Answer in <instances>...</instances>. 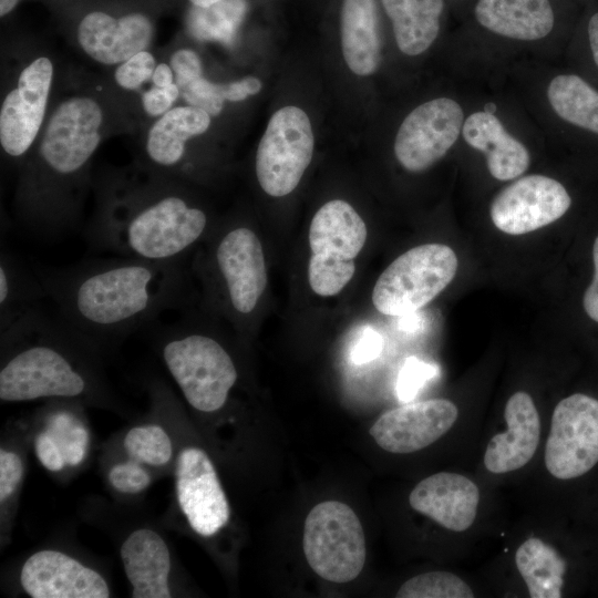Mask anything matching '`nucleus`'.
I'll list each match as a JSON object with an SVG mask.
<instances>
[{
	"label": "nucleus",
	"instance_id": "nucleus-1",
	"mask_svg": "<svg viewBox=\"0 0 598 598\" xmlns=\"http://www.w3.org/2000/svg\"><path fill=\"white\" fill-rule=\"evenodd\" d=\"M35 275L58 315L90 341L145 327L183 298L178 261L120 256L39 269Z\"/></svg>",
	"mask_w": 598,
	"mask_h": 598
},
{
	"label": "nucleus",
	"instance_id": "nucleus-2",
	"mask_svg": "<svg viewBox=\"0 0 598 598\" xmlns=\"http://www.w3.org/2000/svg\"><path fill=\"white\" fill-rule=\"evenodd\" d=\"M207 213L173 182L124 178L104 190L85 238L100 250L157 262L178 261L207 231Z\"/></svg>",
	"mask_w": 598,
	"mask_h": 598
},
{
	"label": "nucleus",
	"instance_id": "nucleus-3",
	"mask_svg": "<svg viewBox=\"0 0 598 598\" xmlns=\"http://www.w3.org/2000/svg\"><path fill=\"white\" fill-rule=\"evenodd\" d=\"M85 339L60 316L47 315L43 307L1 331L7 350L0 371L1 401L85 394L91 380L75 351Z\"/></svg>",
	"mask_w": 598,
	"mask_h": 598
},
{
	"label": "nucleus",
	"instance_id": "nucleus-4",
	"mask_svg": "<svg viewBox=\"0 0 598 598\" xmlns=\"http://www.w3.org/2000/svg\"><path fill=\"white\" fill-rule=\"evenodd\" d=\"M159 328L162 359L188 404L205 413L220 410L238 380L230 353L184 319Z\"/></svg>",
	"mask_w": 598,
	"mask_h": 598
},
{
	"label": "nucleus",
	"instance_id": "nucleus-5",
	"mask_svg": "<svg viewBox=\"0 0 598 598\" xmlns=\"http://www.w3.org/2000/svg\"><path fill=\"white\" fill-rule=\"evenodd\" d=\"M367 237L364 220L348 202L332 199L316 212L308 234V281L316 295L336 296L351 281Z\"/></svg>",
	"mask_w": 598,
	"mask_h": 598
},
{
	"label": "nucleus",
	"instance_id": "nucleus-6",
	"mask_svg": "<svg viewBox=\"0 0 598 598\" xmlns=\"http://www.w3.org/2000/svg\"><path fill=\"white\" fill-rule=\"evenodd\" d=\"M457 267V256L447 245L413 247L379 276L372 291L373 306L391 317L414 313L451 283Z\"/></svg>",
	"mask_w": 598,
	"mask_h": 598
},
{
	"label": "nucleus",
	"instance_id": "nucleus-7",
	"mask_svg": "<svg viewBox=\"0 0 598 598\" xmlns=\"http://www.w3.org/2000/svg\"><path fill=\"white\" fill-rule=\"evenodd\" d=\"M302 546L311 569L331 582L355 579L365 563L361 522L349 505L338 501H326L311 508L305 520Z\"/></svg>",
	"mask_w": 598,
	"mask_h": 598
},
{
	"label": "nucleus",
	"instance_id": "nucleus-8",
	"mask_svg": "<svg viewBox=\"0 0 598 598\" xmlns=\"http://www.w3.org/2000/svg\"><path fill=\"white\" fill-rule=\"evenodd\" d=\"M315 136L307 113L293 105L276 111L258 144L255 172L269 196L283 197L300 183L311 163Z\"/></svg>",
	"mask_w": 598,
	"mask_h": 598
},
{
	"label": "nucleus",
	"instance_id": "nucleus-9",
	"mask_svg": "<svg viewBox=\"0 0 598 598\" xmlns=\"http://www.w3.org/2000/svg\"><path fill=\"white\" fill-rule=\"evenodd\" d=\"M598 463V400L575 393L555 406L545 446V466L558 480H571Z\"/></svg>",
	"mask_w": 598,
	"mask_h": 598
},
{
	"label": "nucleus",
	"instance_id": "nucleus-10",
	"mask_svg": "<svg viewBox=\"0 0 598 598\" xmlns=\"http://www.w3.org/2000/svg\"><path fill=\"white\" fill-rule=\"evenodd\" d=\"M208 264L221 287L228 309L251 315L268 282L265 254L257 234L247 226L227 229L213 245Z\"/></svg>",
	"mask_w": 598,
	"mask_h": 598
},
{
	"label": "nucleus",
	"instance_id": "nucleus-11",
	"mask_svg": "<svg viewBox=\"0 0 598 598\" xmlns=\"http://www.w3.org/2000/svg\"><path fill=\"white\" fill-rule=\"evenodd\" d=\"M464 111L451 97H436L413 109L402 121L394 140L400 165L413 173L439 162L462 134Z\"/></svg>",
	"mask_w": 598,
	"mask_h": 598
},
{
	"label": "nucleus",
	"instance_id": "nucleus-12",
	"mask_svg": "<svg viewBox=\"0 0 598 598\" xmlns=\"http://www.w3.org/2000/svg\"><path fill=\"white\" fill-rule=\"evenodd\" d=\"M570 205L571 198L561 183L533 174L502 189L491 204L489 215L501 231L524 235L556 221Z\"/></svg>",
	"mask_w": 598,
	"mask_h": 598
},
{
	"label": "nucleus",
	"instance_id": "nucleus-13",
	"mask_svg": "<svg viewBox=\"0 0 598 598\" xmlns=\"http://www.w3.org/2000/svg\"><path fill=\"white\" fill-rule=\"evenodd\" d=\"M52 79V62L39 56L21 71L17 86L6 95L0 110V143L9 156H23L35 141L45 116Z\"/></svg>",
	"mask_w": 598,
	"mask_h": 598
},
{
	"label": "nucleus",
	"instance_id": "nucleus-14",
	"mask_svg": "<svg viewBox=\"0 0 598 598\" xmlns=\"http://www.w3.org/2000/svg\"><path fill=\"white\" fill-rule=\"evenodd\" d=\"M175 478L179 507L193 530L204 537L219 532L230 511L206 452L194 446L183 448L176 461Z\"/></svg>",
	"mask_w": 598,
	"mask_h": 598
},
{
	"label": "nucleus",
	"instance_id": "nucleus-15",
	"mask_svg": "<svg viewBox=\"0 0 598 598\" xmlns=\"http://www.w3.org/2000/svg\"><path fill=\"white\" fill-rule=\"evenodd\" d=\"M457 416V406L450 400L420 401L383 413L371 426L370 435L386 452L412 453L442 437Z\"/></svg>",
	"mask_w": 598,
	"mask_h": 598
},
{
	"label": "nucleus",
	"instance_id": "nucleus-16",
	"mask_svg": "<svg viewBox=\"0 0 598 598\" xmlns=\"http://www.w3.org/2000/svg\"><path fill=\"white\" fill-rule=\"evenodd\" d=\"M20 582L32 598H107L104 578L58 550H40L22 566Z\"/></svg>",
	"mask_w": 598,
	"mask_h": 598
},
{
	"label": "nucleus",
	"instance_id": "nucleus-17",
	"mask_svg": "<svg viewBox=\"0 0 598 598\" xmlns=\"http://www.w3.org/2000/svg\"><path fill=\"white\" fill-rule=\"evenodd\" d=\"M153 24L142 13L114 18L105 12L87 13L78 27V42L94 61L120 64L144 51L153 39Z\"/></svg>",
	"mask_w": 598,
	"mask_h": 598
},
{
	"label": "nucleus",
	"instance_id": "nucleus-18",
	"mask_svg": "<svg viewBox=\"0 0 598 598\" xmlns=\"http://www.w3.org/2000/svg\"><path fill=\"white\" fill-rule=\"evenodd\" d=\"M409 503L442 527L464 532L476 518L480 491L464 475L440 472L420 481L411 491Z\"/></svg>",
	"mask_w": 598,
	"mask_h": 598
},
{
	"label": "nucleus",
	"instance_id": "nucleus-19",
	"mask_svg": "<svg viewBox=\"0 0 598 598\" xmlns=\"http://www.w3.org/2000/svg\"><path fill=\"white\" fill-rule=\"evenodd\" d=\"M504 416L507 430L489 440L484 454V465L494 474L525 466L539 443V414L528 393L515 392L506 402Z\"/></svg>",
	"mask_w": 598,
	"mask_h": 598
},
{
	"label": "nucleus",
	"instance_id": "nucleus-20",
	"mask_svg": "<svg viewBox=\"0 0 598 598\" xmlns=\"http://www.w3.org/2000/svg\"><path fill=\"white\" fill-rule=\"evenodd\" d=\"M462 136L468 146L485 155L489 174L498 181L517 178L530 164L527 147L511 135L492 112L470 114L464 120Z\"/></svg>",
	"mask_w": 598,
	"mask_h": 598
},
{
	"label": "nucleus",
	"instance_id": "nucleus-21",
	"mask_svg": "<svg viewBox=\"0 0 598 598\" xmlns=\"http://www.w3.org/2000/svg\"><path fill=\"white\" fill-rule=\"evenodd\" d=\"M121 558L134 598H169L171 555L164 539L154 530L133 532L121 546Z\"/></svg>",
	"mask_w": 598,
	"mask_h": 598
},
{
	"label": "nucleus",
	"instance_id": "nucleus-22",
	"mask_svg": "<svg viewBox=\"0 0 598 598\" xmlns=\"http://www.w3.org/2000/svg\"><path fill=\"white\" fill-rule=\"evenodd\" d=\"M474 16L487 31L517 41L542 40L555 25L549 0H478Z\"/></svg>",
	"mask_w": 598,
	"mask_h": 598
},
{
	"label": "nucleus",
	"instance_id": "nucleus-23",
	"mask_svg": "<svg viewBox=\"0 0 598 598\" xmlns=\"http://www.w3.org/2000/svg\"><path fill=\"white\" fill-rule=\"evenodd\" d=\"M209 126L210 115L203 109L184 105L168 110L148 131L145 143L148 161L159 169H183L186 143Z\"/></svg>",
	"mask_w": 598,
	"mask_h": 598
},
{
	"label": "nucleus",
	"instance_id": "nucleus-24",
	"mask_svg": "<svg viewBox=\"0 0 598 598\" xmlns=\"http://www.w3.org/2000/svg\"><path fill=\"white\" fill-rule=\"evenodd\" d=\"M340 34L348 68L361 76L374 73L381 61L377 0H343Z\"/></svg>",
	"mask_w": 598,
	"mask_h": 598
},
{
	"label": "nucleus",
	"instance_id": "nucleus-25",
	"mask_svg": "<svg viewBox=\"0 0 598 598\" xmlns=\"http://www.w3.org/2000/svg\"><path fill=\"white\" fill-rule=\"evenodd\" d=\"M381 3L402 53L416 56L430 49L440 33L443 0H381Z\"/></svg>",
	"mask_w": 598,
	"mask_h": 598
},
{
	"label": "nucleus",
	"instance_id": "nucleus-26",
	"mask_svg": "<svg viewBox=\"0 0 598 598\" xmlns=\"http://www.w3.org/2000/svg\"><path fill=\"white\" fill-rule=\"evenodd\" d=\"M45 291L35 274L2 248L0 256V331L42 308Z\"/></svg>",
	"mask_w": 598,
	"mask_h": 598
},
{
	"label": "nucleus",
	"instance_id": "nucleus-27",
	"mask_svg": "<svg viewBox=\"0 0 598 598\" xmlns=\"http://www.w3.org/2000/svg\"><path fill=\"white\" fill-rule=\"evenodd\" d=\"M515 564L532 598H560L566 561L540 538L530 537L517 548Z\"/></svg>",
	"mask_w": 598,
	"mask_h": 598
},
{
	"label": "nucleus",
	"instance_id": "nucleus-28",
	"mask_svg": "<svg viewBox=\"0 0 598 598\" xmlns=\"http://www.w3.org/2000/svg\"><path fill=\"white\" fill-rule=\"evenodd\" d=\"M547 99L560 118L598 134V92L580 76H555L548 84Z\"/></svg>",
	"mask_w": 598,
	"mask_h": 598
},
{
	"label": "nucleus",
	"instance_id": "nucleus-29",
	"mask_svg": "<svg viewBox=\"0 0 598 598\" xmlns=\"http://www.w3.org/2000/svg\"><path fill=\"white\" fill-rule=\"evenodd\" d=\"M247 11L246 0H219L208 7L192 6L187 25L199 41H216L229 45Z\"/></svg>",
	"mask_w": 598,
	"mask_h": 598
},
{
	"label": "nucleus",
	"instance_id": "nucleus-30",
	"mask_svg": "<svg viewBox=\"0 0 598 598\" xmlns=\"http://www.w3.org/2000/svg\"><path fill=\"white\" fill-rule=\"evenodd\" d=\"M45 432L61 451L68 465L80 464L86 454L89 432L82 421L69 410H56L47 417Z\"/></svg>",
	"mask_w": 598,
	"mask_h": 598
},
{
	"label": "nucleus",
	"instance_id": "nucleus-31",
	"mask_svg": "<svg viewBox=\"0 0 598 598\" xmlns=\"http://www.w3.org/2000/svg\"><path fill=\"white\" fill-rule=\"evenodd\" d=\"M472 588L457 575L429 571L408 579L398 590L399 598H473Z\"/></svg>",
	"mask_w": 598,
	"mask_h": 598
},
{
	"label": "nucleus",
	"instance_id": "nucleus-32",
	"mask_svg": "<svg viewBox=\"0 0 598 598\" xmlns=\"http://www.w3.org/2000/svg\"><path fill=\"white\" fill-rule=\"evenodd\" d=\"M124 447L132 460L153 466L168 463L173 453L168 434L154 424L131 429L124 437Z\"/></svg>",
	"mask_w": 598,
	"mask_h": 598
},
{
	"label": "nucleus",
	"instance_id": "nucleus-33",
	"mask_svg": "<svg viewBox=\"0 0 598 598\" xmlns=\"http://www.w3.org/2000/svg\"><path fill=\"white\" fill-rule=\"evenodd\" d=\"M439 374V367L415 357L405 360L396 381V395L400 401L410 402L426 382Z\"/></svg>",
	"mask_w": 598,
	"mask_h": 598
},
{
	"label": "nucleus",
	"instance_id": "nucleus-34",
	"mask_svg": "<svg viewBox=\"0 0 598 598\" xmlns=\"http://www.w3.org/2000/svg\"><path fill=\"white\" fill-rule=\"evenodd\" d=\"M179 90L188 105L203 109L210 116H217L223 111L226 101L223 84L213 83L199 76Z\"/></svg>",
	"mask_w": 598,
	"mask_h": 598
},
{
	"label": "nucleus",
	"instance_id": "nucleus-35",
	"mask_svg": "<svg viewBox=\"0 0 598 598\" xmlns=\"http://www.w3.org/2000/svg\"><path fill=\"white\" fill-rule=\"evenodd\" d=\"M155 68V58L144 50L120 63L114 79L122 89L136 90L152 79Z\"/></svg>",
	"mask_w": 598,
	"mask_h": 598
},
{
	"label": "nucleus",
	"instance_id": "nucleus-36",
	"mask_svg": "<svg viewBox=\"0 0 598 598\" xmlns=\"http://www.w3.org/2000/svg\"><path fill=\"white\" fill-rule=\"evenodd\" d=\"M109 481L121 493L137 494L148 487L151 476L140 462L131 460L114 465L109 472Z\"/></svg>",
	"mask_w": 598,
	"mask_h": 598
},
{
	"label": "nucleus",
	"instance_id": "nucleus-37",
	"mask_svg": "<svg viewBox=\"0 0 598 598\" xmlns=\"http://www.w3.org/2000/svg\"><path fill=\"white\" fill-rule=\"evenodd\" d=\"M169 65L174 72L175 83L179 89L203 76L200 58L193 50L179 49L175 51L169 59Z\"/></svg>",
	"mask_w": 598,
	"mask_h": 598
},
{
	"label": "nucleus",
	"instance_id": "nucleus-38",
	"mask_svg": "<svg viewBox=\"0 0 598 598\" xmlns=\"http://www.w3.org/2000/svg\"><path fill=\"white\" fill-rule=\"evenodd\" d=\"M23 465L20 456L11 451H0V501L6 502L22 480Z\"/></svg>",
	"mask_w": 598,
	"mask_h": 598
},
{
	"label": "nucleus",
	"instance_id": "nucleus-39",
	"mask_svg": "<svg viewBox=\"0 0 598 598\" xmlns=\"http://www.w3.org/2000/svg\"><path fill=\"white\" fill-rule=\"evenodd\" d=\"M179 95L181 90L176 83L165 89L154 85L143 93L142 105L147 115L162 116L172 109Z\"/></svg>",
	"mask_w": 598,
	"mask_h": 598
},
{
	"label": "nucleus",
	"instance_id": "nucleus-40",
	"mask_svg": "<svg viewBox=\"0 0 598 598\" xmlns=\"http://www.w3.org/2000/svg\"><path fill=\"white\" fill-rule=\"evenodd\" d=\"M383 340L380 333L371 328H367L352 348L351 360L355 364L368 363L381 353Z\"/></svg>",
	"mask_w": 598,
	"mask_h": 598
},
{
	"label": "nucleus",
	"instance_id": "nucleus-41",
	"mask_svg": "<svg viewBox=\"0 0 598 598\" xmlns=\"http://www.w3.org/2000/svg\"><path fill=\"white\" fill-rule=\"evenodd\" d=\"M34 446L39 461L49 471H61L66 464L58 445L45 431L38 434Z\"/></svg>",
	"mask_w": 598,
	"mask_h": 598
},
{
	"label": "nucleus",
	"instance_id": "nucleus-42",
	"mask_svg": "<svg viewBox=\"0 0 598 598\" xmlns=\"http://www.w3.org/2000/svg\"><path fill=\"white\" fill-rule=\"evenodd\" d=\"M261 87V81L255 76H246L244 79L223 84L225 100L229 102H241L248 96L257 94Z\"/></svg>",
	"mask_w": 598,
	"mask_h": 598
},
{
	"label": "nucleus",
	"instance_id": "nucleus-43",
	"mask_svg": "<svg viewBox=\"0 0 598 598\" xmlns=\"http://www.w3.org/2000/svg\"><path fill=\"white\" fill-rule=\"evenodd\" d=\"M152 81L157 87H168L175 83L174 72L169 64L159 63L156 65Z\"/></svg>",
	"mask_w": 598,
	"mask_h": 598
},
{
	"label": "nucleus",
	"instance_id": "nucleus-44",
	"mask_svg": "<svg viewBox=\"0 0 598 598\" xmlns=\"http://www.w3.org/2000/svg\"><path fill=\"white\" fill-rule=\"evenodd\" d=\"M582 305L586 313L598 322V290L588 286L584 293Z\"/></svg>",
	"mask_w": 598,
	"mask_h": 598
},
{
	"label": "nucleus",
	"instance_id": "nucleus-45",
	"mask_svg": "<svg viewBox=\"0 0 598 598\" xmlns=\"http://www.w3.org/2000/svg\"><path fill=\"white\" fill-rule=\"evenodd\" d=\"M588 39L594 56V61L598 66V12L595 13L588 23Z\"/></svg>",
	"mask_w": 598,
	"mask_h": 598
},
{
	"label": "nucleus",
	"instance_id": "nucleus-46",
	"mask_svg": "<svg viewBox=\"0 0 598 598\" xmlns=\"http://www.w3.org/2000/svg\"><path fill=\"white\" fill-rule=\"evenodd\" d=\"M592 259H594L595 275L589 286L598 290V237L596 238L594 243Z\"/></svg>",
	"mask_w": 598,
	"mask_h": 598
},
{
	"label": "nucleus",
	"instance_id": "nucleus-47",
	"mask_svg": "<svg viewBox=\"0 0 598 598\" xmlns=\"http://www.w3.org/2000/svg\"><path fill=\"white\" fill-rule=\"evenodd\" d=\"M19 0H0V16L4 17L11 12Z\"/></svg>",
	"mask_w": 598,
	"mask_h": 598
},
{
	"label": "nucleus",
	"instance_id": "nucleus-48",
	"mask_svg": "<svg viewBox=\"0 0 598 598\" xmlns=\"http://www.w3.org/2000/svg\"><path fill=\"white\" fill-rule=\"evenodd\" d=\"M192 6H197V7H208L219 0H188Z\"/></svg>",
	"mask_w": 598,
	"mask_h": 598
}]
</instances>
